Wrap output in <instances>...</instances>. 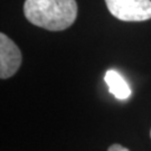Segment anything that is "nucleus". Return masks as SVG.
Segmentation results:
<instances>
[{
  "label": "nucleus",
  "mask_w": 151,
  "mask_h": 151,
  "mask_svg": "<svg viewBox=\"0 0 151 151\" xmlns=\"http://www.w3.org/2000/svg\"><path fill=\"white\" fill-rule=\"evenodd\" d=\"M24 14L32 25L60 32L73 25L77 17L75 0H26Z\"/></svg>",
  "instance_id": "1"
},
{
  "label": "nucleus",
  "mask_w": 151,
  "mask_h": 151,
  "mask_svg": "<svg viewBox=\"0 0 151 151\" xmlns=\"http://www.w3.org/2000/svg\"><path fill=\"white\" fill-rule=\"evenodd\" d=\"M112 16L122 22L151 19V0H105Z\"/></svg>",
  "instance_id": "2"
},
{
  "label": "nucleus",
  "mask_w": 151,
  "mask_h": 151,
  "mask_svg": "<svg viewBox=\"0 0 151 151\" xmlns=\"http://www.w3.org/2000/svg\"><path fill=\"white\" fill-rule=\"evenodd\" d=\"M22 62L20 49L4 32L0 34V77L9 78L16 74Z\"/></svg>",
  "instance_id": "3"
},
{
  "label": "nucleus",
  "mask_w": 151,
  "mask_h": 151,
  "mask_svg": "<svg viewBox=\"0 0 151 151\" xmlns=\"http://www.w3.org/2000/svg\"><path fill=\"white\" fill-rule=\"evenodd\" d=\"M104 81L108 84L110 93H112L116 99L127 100L131 95V90H130L128 83L124 81V78L116 70H106L105 76H104Z\"/></svg>",
  "instance_id": "4"
},
{
  "label": "nucleus",
  "mask_w": 151,
  "mask_h": 151,
  "mask_svg": "<svg viewBox=\"0 0 151 151\" xmlns=\"http://www.w3.org/2000/svg\"><path fill=\"white\" fill-rule=\"evenodd\" d=\"M108 151H130L127 148L122 147L121 145H112V146L109 148Z\"/></svg>",
  "instance_id": "5"
},
{
  "label": "nucleus",
  "mask_w": 151,
  "mask_h": 151,
  "mask_svg": "<svg viewBox=\"0 0 151 151\" xmlns=\"http://www.w3.org/2000/svg\"><path fill=\"white\" fill-rule=\"evenodd\" d=\"M150 137H151V131H150Z\"/></svg>",
  "instance_id": "6"
}]
</instances>
